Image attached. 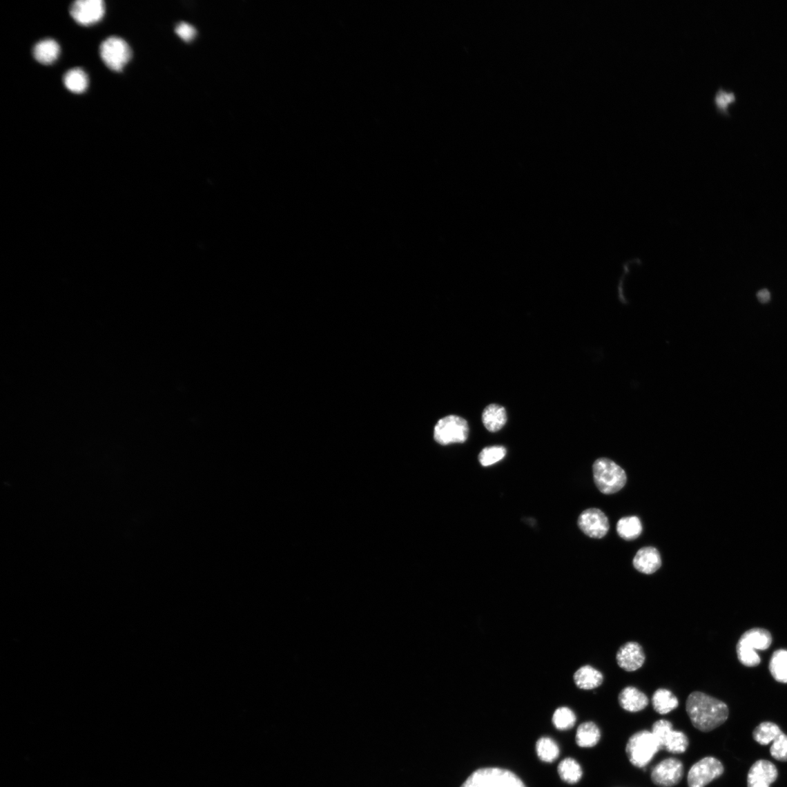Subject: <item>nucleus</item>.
<instances>
[{"instance_id": "nucleus-25", "label": "nucleus", "mask_w": 787, "mask_h": 787, "mask_svg": "<svg viewBox=\"0 0 787 787\" xmlns=\"http://www.w3.org/2000/svg\"><path fill=\"white\" fill-rule=\"evenodd\" d=\"M782 732L777 724L764 721L755 729L753 738L760 745L766 746L775 741Z\"/></svg>"}, {"instance_id": "nucleus-14", "label": "nucleus", "mask_w": 787, "mask_h": 787, "mask_svg": "<svg viewBox=\"0 0 787 787\" xmlns=\"http://www.w3.org/2000/svg\"><path fill=\"white\" fill-rule=\"evenodd\" d=\"M633 564L634 568L639 572L652 574L657 572L662 565L659 551L653 547L641 548L633 560Z\"/></svg>"}, {"instance_id": "nucleus-5", "label": "nucleus", "mask_w": 787, "mask_h": 787, "mask_svg": "<svg viewBox=\"0 0 787 787\" xmlns=\"http://www.w3.org/2000/svg\"><path fill=\"white\" fill-rule=\"evenodd\" d=\"M461 787L527 786L513 772L500 768H485L472 773Z\"/></svg>"}, {"instance_id": "nucleus-12", "label": "nucleus", "mask_w": 787, "mask_h": 787, "mask_svg": "<svg viewBox=\"0 0 787 787\" xmlns=\"http://www.w3.org/2000/svg\"><path fill=\"white\" fill-rule=\"evenodd\" d=\"M644 650L636 641L625 643L616 652V661L624 671H637L645 662Z\"/></svg>"}, {"instance_id": "nucleus-29", "label": "nucleus", "mask_w": 787, "mask_h": 787, "mask_svg": "<svg viewBox=\"0 0 787 787\" xmlns=\"http://www.w3.org/2000/svg\"><path fill=\"white\" fill-rule=\"evenodd\" d=\"M576 721L574 712L570 708L562 706L558 708L553 716V723L555 727L561 730L572 728Z\"/></svg>"}, {"instance_id": "nucleus-32", "label": "nucleus", "mask_w": 787, "mask_h": 787, "mask_svg": "<svg viewBox=\"0 0 787 787\" xmlns=\"http://www.w3.org/2000/svg\"><path fill=\"white\" fill-rule=\"evenodd\" d=\"M770 755L773 758L781 762L787 761V736L782 732L780 736L773 742L770 747Z\"/></svg>"}, {"instance_id": "nucleus-34", "label": "nucleus", "mask_w": 787, "mask_h": 787, "mask_svg": "<svg viewBox=\"0 0 787 787\" xmlns=\"http://www.w3.org/2000/svg\"><path fill=\"white\" fill-rule=\"evenodd\" d=\"M757 298L762 304H767L770 300V293L767 289H763L757 294Z\"/></svg>"}, {"instance_id": "nucleus-28", "label": "nucleus", "mask_w": 787, "mask_h": 787, "mask_svg": "<svg viewBox=\"0 0 787 787\" xmlns=\"http://www.w3.org/2000/svg\"><path fill=\"white\" fill-rule=\"evenodd\" d=\"M536 748L538 757L545 763L554 762L560 754L558 744L548 737H543L538 740Z\"/></svg>"}, {"instance_id": "nucleus-7", "label": "nucleus", "mask_w": 787, "mask_h": 787, "mask_svg": "<svg viewBox=\"0 0 787 787\" xmlns=\"http://www.w3.org/2000/svg\"><path fill=\"white\" fill-rule=\"evenodd\" d=\"M100 57L107 67L113 71L120 72L131 58V50L128 43L121 37H110L101 44Z\"/></svg>"}, {"instance_id": "nucleus-27", "label": "nucleus", "mask_w": 787, "mask_h": 787, "mask_svg": "<svg viewBox=\"0 0 787 787\" xmlns=\"http://www.w3.org/2000/svg\"><path fill=\"white\" fill-rule=\"evenodd\" d=\"M689 740L683 732L673 730L664 741L663 750L674 754L684 753L688 748Z\"/></svg>"}, {"instance_id": "nucleus-16", "label": "nucleus", "mask_w": 787, "mask_h": 787, "mask_svg": "<svg viewBox=\"0 0 787 787\" xmlns=\"http://www.w3.org/2000/svg\"><path fill=\"white\" fill-rule=\"evenodd\" d=\"M576 686L581 690H589L599 688L603 683L601 672L592 665L582 666L574 674Z\"/></svg>"}, {"instance_id": "nucleus-23", "label": "nucleus", "mask_w": 787, "mask_h": 787, "mask_svg": "<svg viewBox=\"0 0 787 787\" xmlns=\"http://www.w3.org/2000/svg\"><path fill=\"white\" fill-rule=\"evenodd\" d=\"M558 772L561 779L570 784L579 782L583 777L581 766L572 758L563 759L558 765Z\"/></svg>"}, {"instance_id": "nucleus-17", "label": "nucleus", "mask_w": 787, "mask_h": 787, "mask_svg": "<svg viewBox=\"0 0 787 787\" xmlns=\"http://www.w3.org/2000/svg\"><path fill=\"white\" fill-rule=\"evenodd\" d=\"M485 428L492 432L501 430L506 424L507 416L504 407L492 404L485 409L482 416Z\"/></svg>"}, {"instance_id": "nucleus-2", "label": "nucleus", "mask_w": 787, "mask_h": 787, "mask_svg": "<svg viewBox=\"0 0 787 787\" xmlns=\"http://www.w3.org/2000/svg\"><path fill=\"white\" fill-rule=\"evenodd\" d=\"M772 636L768 630L755 628L742 634L737 645L739 661L746 667H755L761 662L757 650H766L771 645Z\"/></svg>"}, {"instance_id": "nucleus-30", "label": "nucleus", "mask_w": 787, "mask_h": 787, "mask_svg": "<svg viewBox=\"0 0 787 787\" xmlns=\"http://www.w3.org/2000/svg\"><path fill=\"white\" fill-rule=\"evenodd\" d=\"M506 454L507 450L503 446H491L481 451L478 456L479 462L482 466L489 467L501 461Z\"/></svg>"}, {"instance_id": "nucleus-6", "label": "nucleus", "mask_w": 787, "mask_h": 787, "mask_svg": "<svg viewBox=\"0 0 787 787\" xmlns=\"http://www.w3.org/2000/svg\"><path fill=\"white\" fill-rule=\"evenodd\" d=\"M468 435L469 426L466 420L454 415L439 420L434 429V438L443 445L463 443L467 440Z\"/></svg>"}, {"instance_id": "nucleus-19", "label": "nucleus", "mask_w": 787, "mask_h": 787, "mask_svg": "<svg viewBox=\"0 0 787 787\" xmlns=\"http://www.w3.org/2000/svg\"><path fill=\"white\" fill-rule=\"evenodd\" d=\"M652 703L654 710L662 715L670 713L679 706V701L673 692L663 688L654 692Z\"/></svg>"}, {"instance_id": "nucleus-3", "label": "nucleus", "mask_w": 787, "mask_h": 787, "mask_svg": "<svg viewBox=\"0 0 787 787\" xmlns=\"http://www.w3.org/2000/svg\"><path fill=\"white\" fill-rule=\"evenodd\" d=\"M594 482L598 489L605 494L621 491L627 482L624 469L608 458H600L593 465Z\"/></svg>"}, {"instance_id": "nucleus-31", "label": "nucleus", "mask_w": 787, "mask_h": 787, "mask_svg": "<svg viewBox=\"0 0 787 787\" xmlns=\"http://www.w3.org/2000/svg\"><path fill=\"white\" fill-rule=\"evenodd\" d=\"M673 730L674 728L671 721L665 719L659 720L655 721L653 724L652 732L656 740L658 741L661 750H663V744L668 735Z\"/></svg>"}, {"instance_id": "nucleus-21", "label": "nucleus", "mask_w": 787, "mask_h": 787, "mask_svg": "<svg viewBox=\"0 0 787 787\" xmlns=\"http://www.w3.org/2000/svg\"><path fill=\"white\" fill-rule=\"evenodd\" d=\"M616 532L622 539L632 541L641 535L642 525L637 516L622 518L616 524Z\"/></svg>"}, {"instance_id": "nucleus-22", "label": "nucleus", "mask_w": 787, "mask_h": 787, "mask_svg": "<svg viewBox=\"0 0 787 787\" xmlns=\"http://www.w3.org/2000/svg\"><path fill=\"white\" fill-rule=\"evenodd\" d=\"M769 670L774 679L787 683V650L781 649L773 652Z\"/></svg>"}, {"instance_id": "nucleus-10", "label": "nucleus", "mask_w": 787, "mask_h": 787, "mask_svg": "<svg viewBox=\"0 0 787 787\" xmlns=\"http://www.w3.org/2000/svg\"><path fill=\"white\" fill-rule=\"evenodd\" d=\"M579 527L587 536L601 539L610 529L608 518L598 508H589L583 512L579 518Z\"/></svg>"}, {"instance_id": "nucleus-24", "label": "nucleus", "mask_w": 787, "mask_h": 787, "mask_svg": "<svg viewBox=\"0 0 787 787\" xmlns=\"http://www.w3.org/2000/svg\"><path fill=\"white\" fill-rule=\"evenodd\" d=\"M64 84L72 93L81 94L88 88V76L82 69L74 68L65 74Z\"/></svg>"}, {"instance_id": "nucleus-9", "label": "nucleus", "mask_w": 787, "mask_h": 787, "mask_svg": "<svg viewBox=\"0 0 787 787\" xmlns=\"http://www.w3.org/2000/svg\"><path fill=\"white\" fill-rule=\"evenodd\" d=\"M684 775V766L676 758H668L655 766L651 773L652 782L660 787H672L678 784Z\"/></svg>"}, {"instance_id": "nucleus-4", "label": "nucleus", "mask_w": 787, "mask_h": 787, "mask_svg": "<svg viewBox=\"0 0 787 787\" xmlns=\"http://www.w3.org/2000/svg\"><path fill=\"white\" fill-rule=\"evenodd\" d=\"M661 748L652 732L642 730L629 739L626 754L631 764L639 768H645Z\"/></svg>"}, {"instance_id": "nucleus-15", "label": "nucleus", "mask_w": 787, "mask_h": 787, "mask_svg": "<svg viewBox=\"0 0 787 787\" xmlns=\"http://www.w3.org/2000/svg\"><path fill=\"white\" fill-rule=\"evenodd\" d=\"M619 702L624 710L638 712L645 710L649 704V699L644 692L634 687L629 686L620 692Z\"/></svg>"}, {"instance_id": "nucleus-13", "label": "nucleus", "mask_w": 787, "mask_h": 787, "mask_svg": "<svg viewBox=\"0 0 787 787\" xmlns=\"http://www.w3.org/2000/svg\"><path fill=\"white\" fill-rule=\"evenodd\" d=\"M778 777V770L770 761L760 759L752 765L748 773V787H770Z\"/></svg>"}, {"instance_id": "nucleus-1", "label": "nucleus", "mask_w": 787, "mask_h": 787, "mask_svg": "<svg viewBox=\"0 0 787 787\" xmlns=\"http://www.w3.org/2000/svg\"><path fill=\"white\" fill-rule=\"evenodd\" d=\"M686 711L692 726L704 732L723 725L729 716L726 703L699 691L689 695Z\"/></svg>"}, {"instance_id": "nucleus-18", "label": "nucleus", "mask_w": 787, "mask_h": 787, "mask_svg": "<svg viewBox=\"0 0 787 787\" xmlns=\"http://www.w3.org/2000/svg\"><path fill=\"white\" fill-rule=\"evenodd\" d=\"M60 47L55 39H45L37 43L33 49L35 59L41 64L48 65L57 60Z\"/></svg>"}, {"instance_id": "nucleus-11", "label": "nucleus", "mask_w": 787, "mask_h": 787, "mask_svg": "<svg viewBox=\"0 0 787 787\" xmlns=\"http://www.w3.org/2000/svg\"><path fill=\"white\" fill-rule=\"evenodd\" d=\"M105 6L102 0H78L70 8L73 19L83 26L93 25L104 17Z\"/></svg>"}, {"instance_id": "nucleus-26", "label": "nucleus", "mask_w": 787, "mask_h": 787, "mask_svg": "<svg viewBox=\"0 0 787 787\" xmlns=\"http://www.w3.org/2000/svg\"><path fill=\"white\" fill-rule=\"evenodd\" d=\"M713 101L716 111L721 115L730 117V105L737 102V97L733 90H726L720 86L716 91Z\"/></svg>"}, {"instance_id": "nucleus-8", "label": "nucleus", "mask_w": 787, "mask_h": 787, "mask_svg": "<svg viewBox=\"0 0 787 787\" xmlns=\"http://www.w3.org/2000/svg\"><path fill=\"white\" fill-rule=\"evenodd\" d=\"M724 772L720 761L712 757H706L694 764L688 773L689 787H706Z\"/></svg>"}, {"instance_id": "nucleus-20", "label": "nucleus", "mask_w": 787, "mask_h": 787, "mask_svg": "<svg viewBox=\"0 0 787 787\" xmlns=\"http://www.w3.org/2000/svg\"><path fill=\"white\" fill-rule=\"evenodd\" d=\"M601 731L593 721H586L577 728L576 743L581 747L595 746L600 741Z\"/></svg>"}, {"instance_id": "nucleus-33", "label": "nucleus", "mask_w": 787, "mask_h": 787, "mask_svg": "<svg viewBox=\"0 0 787 787\" xmlns=\"http://www.w3.org/2000/svg\"><path fill=\"white\" fill-rule=\"evenodd\" d=\"M175 32L177 35L186 42H190L196 35V30L192 25L182 22L176 26Z\"/></svg>"}]
</instances>
